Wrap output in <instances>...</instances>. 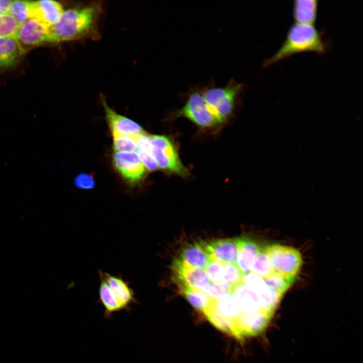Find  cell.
<instances>
[{
    "instance_id": "5",
    "label": "cell",
    "mask_w": 363,
    "mask_h": 363,
    "mask_svg": "<svg viewBox=\"0 0 363 363\" xmlns=\"http://www.w3.org/2000/svg\"><path fill=\"white\" fill-rule=\"evenodd\" d=\"M150 151L158 168L184 177L189 174L182 163L173 142L167 137L148 134Z\"/></svg>"
},
{
    "instance_id": "29",
    "label": "cell",
    "mask_w": 363,
    "mask_h": 363,
    "mask_svg": "<svg viewBox=\"0 0 363 363\" xmlns=\"http://www.w3.org/2000/svg\"><path fill=\"white\" fill-rule=\"evenodd\" d=\"M243 275L235 264H224L222 282L228 283L235 287L243 283Z\"/></svg>"
},
{
    "instance_id": "31",
    "label": "cell",
    "mask_w": 363,
    "mask_h": 363,
    "mask_svg": "<svg viewBox=\"0 0 363 363\" xmlns=\"http://www.w3.org/2000/svg\"><path fill=\"white\" fill-rule=\"evenodd\" d=\"M75 185L79 189L84 190L92 189L95 186L93 176L88 173H80L74 179Z\"/></svg>"
},
{
    "instance_id": "15",
    "label": "cell",
    "mask_w": 363,
    "mask_h": 363,
    "mask_svg": "<svg viewBox=\"0 0 363 363\" xmlns=\"http://www.w3.org/2000/svg\"><path fill=\"white\" fill-rule=\"evenodd\" d=\"M24 52V48L16 38H0V70L16 64Z\"/></svg>"
},
{
    "instance_id": "11",
    "label": "cell",
    "mask_w": 363,
    "mask_h": 363,
    "mask_svg": "<svg viewBox=\"0 0 363 363\" xmlns=\"http://www.w3.org/2000/svg\"><path fill=\"white\" fill-rule=\"evenodd\" d=\"M105 118L111 133L130 136L137 135L145 132L142 127L136 122L119 114L111 108L101 96Z\"/></svg>"
},
{
    "instance_id": "7",
    "label": "cell",
    "mask_w": 363,
    "mask_h": 363,
    "mask_svg": "<svg viewBox=\"0 0 363 363\" xmlns=\"http://www.w3.org/2000/svg\"><path fill=\"white\" fill-rule=\"evenodd\" d=\"M112 162L121 176L132 185L140 182L147 171L135 151H114Z\"/></svg>"
},
{
    "instance_id": "14",
    "label": "cell",
    "mask_w": 363,
    "mask_h": 363,
    "mask_svg": "<svg viewBox=\"0 0 363 363\" xmlns=\"http://www.w3.org/2000/svg\"><path fill=\"white\" fill-rule=\"evenodd\" d=\"M239 238V248L235 265L243 274L250 273L261 248L254 241L246 238Z\"/></svg>"
},
{
    "instance_id": "8",
    "label": "cell",
    "mask_w": 363,
    "mask_h": 363,
    "mask_svg": "<svg viewBox=\"0 0 363 363\" xmlns=\"http://www.w3.org/2000/svg\"><path fill=\"white\" fill-rule=\"evenodd\" d=\"M171 268L178 286H185L204 292L210 283L204 269L190 267L179 259L173 261Z\"/></svg>"
},
{
    "instance_id": "20",
    "label": "cell",
    "mask_w": 363,
    "mask_h": 363,
    "mask_svg": "<svg viewBox=\"0 0 363 363\" xmlns=\"http://www.w3.org/2000/svg\"><path fill=\"white\" fill-rule=\"evenodd\" d=\"M204 314L215 327L237 339L234 319L223 316L216 311L212 305Z\"/></svg>"
},
{
    "instance_id": "23",
    "label": "cell",
    "mask_w": 363,
    "mask_h": 363,
    "mask_svg": "<svg viewBox=\"0 0 363 363\" xmlns=\"http://www.w3.org/2000/svg\"><path fill=\"white\" fill-rule=\"evenodd\" d=\"M8 14L11 16L19 25L30 19V1H11Z\"/></svg>"
},
{
    "instance_id": "13",
    "label": "cell",
    "mask_w": 363,
    "mask_h": 363,
    "mask_svg": "<svg viewBox=\"0 0 363 363\" xmlns=\"http://www.w3.org/2000/svg\"><path fill=\"white\" fill-rule=\"evenodd\" d=\"M102 272L114 297L123 307L125 311H130L131 306L137 304L138 301L129 283L119 275H111L103 271Z\"/></svg>"
},
{
    "instance_id": "3",
    "label": "cell",
    "mask_w": 363,
    "mask_h": 363,
    "mask_svg": "<svg viewBox=\"0 0 363 363\" xmlns=\"http://www.w3.org/2000/svg\"><path fill=\"white\" fill-rule=\"evenodd\" d=\"M245 86L243 83L231 79L223 87L216 86L211 81L200 88L206 103L221 125L233 115Z\"/></svg>"
},
{
    "instance_id": "24",
    "label": "cell",
    "mask_w": 363,
    "mask_h": 363,
    "mask_svg": "<svg viewBox=\"0 0 363 363\" xmlns=\"http://www.w3.org/2000/svg\"><path fill=\"white\" fill-rule=\"evenodd\" d=\"M111 134L114 151H136L137 139L140 134L134 136L115 133Z\"/></svg>"
},
{
    "instance_id": "10",
    "label": "cell",
    "mask_w": 363,
    "mask_h": 363,
    "mask_svg": "<svg viewBox=\"0 0 363 363\" xmlns=\"http://www.w3.org/2000/svg\"><path fill=\"white\" fill-rule=\"evenodd\" d=\"M64 10L55 1H30V18L48 29L60 19Z\"/></svg>"
},
{
    "instance_id": "22",
    "label": "cell",
    "mask_w": 363,
    "mask_h": 363,
    "mask_svg": "<svg viewBox=\"0 0 363 363\" xmlns=\"http://www.w3.org/2000/svg\"><path fill=\"white\" fill-rule=\"evenodd\" d=\"M212 306L219 313L231 319H235L241 313L239 306L232 293L220 299L213 300Z\"/></svg>"
},
{
    "instance_id": "32",
    "label": "cell",
    "mask_w": 363,
    "mask_h": 363,
    "mask_svg": "<svg viewBox=\"0 0 363 363\" xmlns=\"http://www.w3.org/2000/svg\"><path fill=\"white\" fill-rule=\"evenodd\" d=\"M11 1L0 0V15L7 14Z\"/></svg>"
},
{
    "instance_id": "1",
    "label": "cell",
    "mask_w": 363,
    "mask_h": 363,
    "mask_svg": "<svg viewBox=\"0 0 363 363\" xmlns=\"http://www.w3.org/2000/svg\"><path fill=\"white\" fill-rule=\"evenodd\" d=\"M100 13V5L97 4L64 10L59 20L47 29L49 43L96 36Z\"/></svg>"
},
{
    "instance_id": "12",
    "label": "cell",
    "mask_w": 363,
    "mask_h": 363,
    "mask_svg": "<svg viewBox=\"0 0 363 363\" xmlns=\"http://www.w3.org/2000/svg\"><path fill=\"white\" fill-rule=\"evenodd\" d=\"M15 38L23 47L49 43L47 29L31 19L19 25Z\"/></svg>"
},
{
    "instance_id": "16",
    "label": "cell",
    "mask_w": 363,
    "mask_h": 363,
    "mask_svg": "<svg viewBox=\"0 0 363 363\" xmlns=\"http://www.w3.org/2000/svg\"><path fill=\"white\" fill-rule=\"evenodd\" d=\"M179 259L190 267L204 269L211 258L201 243H194L184 247Z\"/></svg>"
},
{
    "instance_id": "6",
    "label": "cell",
    "mask_w": 363,
    "mask_h": 363,
    "mask_svg": "<svg viewBox=\"0 0 363 363\" xmlns=\"http://www.w3.org/2000/svg\"><path fill=\"white\" fill-rule=\"evenodd\" d=\"M272 270L292 283L302 264L300 253L296 249L280 244H272L264 248Z\"/></svg>"
},
{
    "instance_id": "2",
    "label": "cell",
    "mask_w": 363,
    "mask_h": 363,
    "mask_svg": "<svg viewBox=\"0 0 363 363\" xmlns=\"http://www.w3.org/2000/svg\"><path fill=\"white\" fill-rule=\"evenodd\" d=\"M326 49L322 33L314 25L294 23L288 29L281 47L265 60L263 66L267 67L293 54L305 52L323 54Z\"/></svg>"
},
{
    "instance_id": "21",
    "label": "cell",
    "mask_w": 363,
    "mask_h": 363,
    "mask_svg": "<svg viewBox=\"0 0 363 363\" xmlns=\"http://www.w3.org/2000/svg\"><path fill=\"white\" fill-rule=\"evenodd\" d=\"M137 145L136 152L147 170L153 171L157 169V165L150 150L148 134L145 132L140 134L137 139Z\"/></svg>"
},
{
    "instance_id": "26",
    "label": "cell",
    "mask_w": 363,
    "mask_h": 363,
    "mask_svg": "<svg viewBox=\"0 0 363 363\" xmlns=\"http://www.w3.org/2000/svg\"><path fill=\"white\" fill-rule=\"evenodd\" d=\"M234 288L233 286L226 283L210 282L204 292L212 299L217 300L232 294Z\"/></svg>"
},
{
    "instance_id": "25",
    "label": "cell",
    "mask_w": 363,
    "mask_h": 363,
    "mask_svg": "<svg viewBox=\"0 0 363 363\" xmlns=\"http://www.w3.org/2000/svg\"><path fill=\"white\" fill-rule=\"evenodd\" d=\"M251 272L262 278H265L273 272L270 260L264 249L260 251L256 258Z\"/></svg>"
},
{
    "instance_id": "27",
    "label": "cell",
    "mask_w": 363,
    "mask_h": 363,
    "mask_svg": "<svg viewBox=\"0 0 363 363\" xmlns=\"http://www.w3.org/2000/svg\"><path fill=\"white\" fill-rule=\"evenodd\" d=\"M19 25L8 14L0 15V38H15Z\"/></svg>"
},
{
    "instance_id": "4",
    "label": "cell",
    "mask_w": 363,
    "mask_h": 363,
    "mask_svg": "<svg viewBox=\"0 0 363 363\" xmlns=\"http://www.w3.org/2000/svg\"><path fill=\"white\" fill-rule=\"evenodd\" d=\"M183 106L173 112L174 117H184L202 129L212 128L221 125L213 114L200 91V87H191L184 94Z\"/></svg>"
},
{
    "instance_id": "28",
    "label": "cell",
    "mask_w": 363,
    "mask_h": 363,
    "mask_svg": "<svg viewBox=\"0 0 363 363\" xmlns=\"http://www.w3.org/2000/svg\"><path fill=\"white\" fill-rule=\"evenodd\" d=\"M263 279L268 287L282 295H284L292 284V282L274 272Z\"/></svg>"
},
{
    "instance_id": "9",
    "label": "cell",
    "mask_w": 363,
    "mask_h": 363,
    "mask_svg": "<svg viewBox=\"0 0 363 363\" xmlns=\"http://www.w3.org/2000/svg\"><path fill=\"white\" fill-rule=\"evenodd\" d=\"M211 259L224 264H235L239 248V238H223L201 243Z\"/></svg>"
},
{
    "instance_id": "17",
    "label": "cell",
    "mask_w": 363,
    "mask_h": 363,
    "mask_svg": "<svg viewBox=\"0 0 363 363\" xmlns=\"http://www.w3.org/2000/svg\"><path fill=\"white\" fill-rule=\"evenodd\" d=\"M317 0H296L294 1L292 15L295 23L314 25L318 13Z\"/></svg>"
},
{
    "instance_id": "30",
    "label": "cell",
    "mask_w": 363,
    "mask_h": 363,
    "mask_svg": "<svg viewBox=\"0 0 363 363\" xmlns=\"http://www.w3.org/2000/svg\"><path fill=\"white\" fill-rule=\"evenodd\" d=\"M224 264L211 259L204 270L211 282H222Z\"/></svg>"
},
{
    "instance_id": "19",
    "label": "cell",
    "mask_w": 363,
    "mask_h": 363,
    "mask_svg": "<svg viewBox=\"0 0 363 363\" xmlns=\"http://www.w3.org/2000/svg\"><path fill=\"white\" fill-rule=\"evenodd\" d=\"M180 293L197 310L203 314L212 305L213 300L204 292L185 286H178Z\"/></svg>"
},
{
    "instance_id": "18",
    "label": "cell",
    "mask_w": 363,
    "mask_h": 363,
    "mask_svg": "<svg viewBox=\"0 0 363 363\" xmlns=\"http://www.w3.org/2000/svg\"><path fill=\"white\" fill-rule=\"evenodd\" d=\"M100 284L99 300L104 308V317L110 319L113 313L125 311L121 304L116 299L103 276L102 270L99 271Z\"/></svg>"
}]
</instances>
